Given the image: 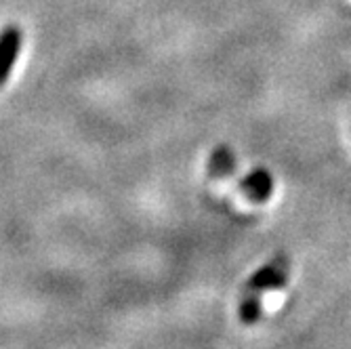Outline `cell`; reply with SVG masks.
Returning <instances> with one entry per match:
<instances>
[{
  "label": "cell",
  "mask_w": 351,
  "mask_h": 349,
  "mask_svg": "<svg viewBox=\"0 0 351 349\" xmlns=\"http://www.w3.org/2000/svg\"><path fill=\"white\" fill-rule=\"evenodd\" d=\"M21 43H23V34L17 25H7L3 32H0V88L5 86V82L9 80L17 57L21 53Z\"/></svg>",
  "instance_id": "obj_2"
},
{
  "label": "cell",
  "mask_w": 351,
  "mask_h": 349,
  "mask_svg": "<svg viewBox=\"0 0 351 349\" xmlns=\"http://www.w3.org/2000/svg\"><path fill=\"white\" fill-rule=\"evenodd\" d=\"M240 192L250 204H265L271 198L274 181L271 175L263 169H254L240 179Z\"/></svg>",
  "instance_id": "obj_3"
},
{
  "label": "cell",
  "mask_w": 351,
  "mask_h": 349,
  "mask_svg": "<svg viewBox=\"0 0 351 349\" xmlns=\"http://www.w3.org/2000/svg\"><path fill=\"white\" fill-rule=\"evenodd\" d=\"M345 3H347V5H349V7H351V0H345Z\"/></svg>",
  "instance_id": "obj_5"
},
{
  "label": "cell",
  "mask_w": 351,
  "mask_h": 349,
  "mask_svg": "<svg viewBox=\"0 0 351 349\" xmlns=\"http://www.w3.org/2000/svg\"><path fill=\"white\" fill-rule=\"evenodd\" d=\"M286 261L278 257L269 265H265L261 272H257L246 287V293L240 303V320L244 324H254L261 313H271L280 307H284L289 299L286 291Z\"/></svg>",
  "instance_id": "obj_1"
},
{
  "label": "cell",
  "mask_w": 351,
  "mask_h": 349,
  "mask_svg": "<svg viewBox=\"0 0 351 349\" xmlns=\"http://www.w3.org/2000/svg\"><path fill=\"white\" fill-rule=\"evenodd\" d=\"M236 171V160H234V154L230 147L221 145L213 152L210 156V163H208V175L213 179H226L228 175H232Z\"/></svg>",
  "instance_id": "obj_4"
}]
</instances>
